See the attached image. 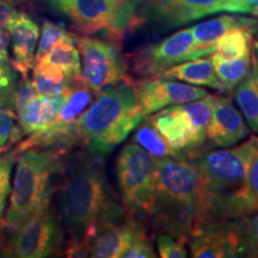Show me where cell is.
<instances>
[{"instance_id":"1","label":"cell","mask_w":258,"mask_h":258,"mask_svg":"<svg viewBox=\"0 0 258 258\" xmlns=\"http://www.w3.org/2000/svg\"><path fill=\"white\" fill-rule=\"evenodd\" d=\"M103 157L83 154L63 163L56 190L57 218L71 239L91 243L103 226L124 218L106 178Z\"/></svg>"},{"instance_id":"2","label":"cell","mask_w":258,"mask_h":258,"mask_svg":"<svg viewBox=\"0 0 258 258\" xmlns=\"http://www.w3.org/2000/svg\"><path fill=\"white\" fill-rule=\"evenodd\" d=\"M153 228L186 244L212 222L205 189L195 161L188 154L156 159Z\"/></svg>"},{"instance_id":"3","label":"cell","mask_w":258,"mask_h":258,"mask_svg":"<svg viewBox=\"0 0 258 258\" xmlns=\"http://www.w3.org/2000/svg\"><path fill=\"white\" fill-rule=\"evenodd\" d=\"M258 150V137L235 147L199 152L191 157L201 175L212 221L251 217L258 205L251 194L247 171Z\"/></svg>"},{"instance_id":"4","label":"cell","mask_w":258,"mask_h":258,"mask_svg":"<svg viewBox=\"0 0 258 258\" xmlns=\"http://www.w3.org/2000/svg\"><path fill=\"white\" fill-rule=\"evenodd\" d=\"M144 118L135 97L133 82L123 79L97 93L96 99L77 120V143L89 153L105 157L137 128Z\"/></svg>"},{"instance_id":"5","label":"cell","mask_w":258,"mask_h":258,"mask_svg":"<svg viewBox=\"0 0 258 258\" xmlns=\"http://www.w3.org/2000/svg\"><path fill=\"white\" fill-rule=\"evenodd\" d=\"M63 148H29L18 156L10 207L4 219L9 232L25 220L49 208L54 177L64 163Z\"/></svg>"},{"instance_id":"6","label":"cell","mask_w":258,"mask_h":258,"mask_svg":"<svg viewBox=\"0 0 258 258\" xmlns=\"http://www.w3.org/2000/svg\"><path fill=\"white\" fill-rule=\"evenodd\" d=\"M116 178L125 213L139 220L150 219L156 199V159L131 141L118 153Z\"/></svg>"},{"instance_id":"7","label":"cell","mask_w":258,"mask_h":258,"mask_svg":"<svg viewBox=\"0 0 258 258\" xmlns=\"http://www.w3.org/2000/svg\"><path fill=\"white\" fill-rule=\"evenodd\" d=\"M63 245V227L49 208L32 215L17 228L0 249L2 257L44 258L56 256Z\"/></svg>"},{"instance_id":"8","label":"cell","mask_w":258,"mask_h":258,"mask_svg":"<svg viewBox=\"0 0 258 258\" xmlns=\"http://www.w3.org/2000/svg\"><path fill=\"white\" fill-rule=\"evenodd\" d=\"M188 245L195 258L251 257L247 217L209 222Z\"/></svg>"},{"instance_id":"9","label":"cell","mask_w":258,"mask_h":258,"mask_svg":"<svg viewBox=\"0 0 258 258\" xmlns=\"http://www.w3.org/2000/svg\"><path fill=\"white\" fill-rule=\"evenodd\" d=\"M82 56V76L93 93L101 92L106 86L127 79L124 62L117 43L99 38L83 36L78 38Z\"/></svg>"},{"instance_id":"10","label":"cell","mask_w":258,"mask_h":258,"mask_svg":"<svg viewBox=\"0 0 258 258\" xmlns=\"http://www.w3.org/2000/svg\"><path fill=\"white\" fill-rule=\"evenodd\" d=\"M230 0H144L141 24L170 30L207 16L227 12Z\"/></svg>"},{"instance_id":"11","label":"cell","mask_w":258,"mask_h":258,"mask_svg":"<svg viewBox=\"0 0 258 258\" xmlns=\"http://www.w3.org/2000/svg\"><path fill=\"white\" fill-rule=\"evenodd\" d=\"M194 46L191 27L148 44L131 56V70L141 78L157 76L173 64L188 61Z\"/></svg>"},{"instance_id":"12","label":"cell","mask_w":258,"mask_h":258,"mask_svg":"<svg viewBox=\"0 0 258 258\" xmlns=\"http://www.w3.org/2000/svg\"><path fill=\"white\" fill-rule=\"evenodd\" d=\"M137 102L141 114L148 116L167 106L183 104L201 98L207 91L195 85L163 79L157 76L133 82Z\"/></svg>"},{"instance_id":"13","label":"cell","mask_w":258,"mask_h":258,"mask_svg":"<svg viewBox=\"0 0 258 258\" xmlns=\"http://www.w3.org/2000/svg\"><path fill=\"white\" fill-rule=\"evenodd\" d=\"M150 120L172 150L189 157L201 152L202 145L207 140L194 127L182 104L153 112Z\"/></svg>"},{"instance_id":"14","label":"cell","mask_w":258,"mask_h":258,"mask_svg":"<svg viewBox=\"0 0 258 258\" xmlns=\"http://www.w3.org/2000/svg\"><path fill=\"white\" fill-rule=\"evenodd\" d=\"M123 0H64L53 12L66 17L84 35L104 32Z\"/></svg>"},{"instance_id":"15","label":"cell","mask_w":258,"mask_h":258,"mask_svg":"<svg viewBox=\"0 0 258 258\" xmlns=\"http://www.w3.org/2000/svg\"><path fill=\"white\" fill-rule=\"evenodd\" d=\"M250 134V127L230 97L214 95L207 139L215 147H231Z\"/></svg>"},{"instance_id":"16","label":"cell","mask_w":258,"mask_h":258,"mask_svg":"<svg viewBox=\"0 0 258 258\" xmlns=\"http://www.w3.org/2000/svg\"><path fill=\"white\" fill-rule=\"evenodd\" d=\"M144 234H146L144 225L131 215L106 224L92 238L90 257L121 258L124 251Z\"/></svg>"},{"instance_id":"17","label":"cell","mask_w":258,"mask_h":258,"mask_svg":"<svg viewBox=\"0 0 258 258\" xmlns=\"http://www.w3.org/2000/svg\"><path fill=\"white\" fill-rule=\"evenodd\" d=\"M5 28L10 35L14 54V59L10 61L12 69L21 74L22 78H28L29 72L35 66V54L40 37L38 25L30 16L17 12Z\"/></svg>"},{"instance_id":"18","label":"cell","mask_w":258,"mask_h":258,"mask_svg":"<svg viewBox=\"0 0 258 258\" xmlns=\"http://www.w3.org/2000/svg\"><path fill=\"white\" fill-rule=\"evenodd\" d=\"M237 27L247 28L256 34L258 30V18L238 15H222L194 25L191 27L194 46L188 60L211 55L215 51V42L218 38L225 32Z\"/></svg>"},{"instance_id":"19","label":"cell","mask_w":258,"mask_h":258,"mask_svg":"<svg viewBox=\"0 0 258 258\" xmlns=\"http://www.w3.org/2000/svg\"><path fill=\"white\" fill-rule=\"evenodd\" d=\"M157 77L163 79L179 80L192 85L207 86L224 93V86L215 74L209 55L173 64L170 69L157 74Z\"/></svg>"},{"instance_id":"20","label":"cell","mask_w":258,"mask_h":258,"mask_svg":"<svg viewBox=\"0 0 258 258\" xmlns=\"http://www.w3.org/2000/svg\"><path fill=\"white\" fill-rule=\"evenodd\" d=\"M77 43H78V38L67 32L37 62L48 63L62 70L70 79L80 78L83 77L82 59H80L79 48L77 47Z\"/></svg>"},{"instance_id":"21","label":"cell","mask_w":258,"mask_h":258,"mask_svg":"<svg viewBox=\"0 0 258 258\" xmlns=\"http://www.w3.org/2000/svg\"><path fill=\"white\" fill-rule=\"evenodd\" d=\"M233 96L247 125L258 133V70L253 63L249 73L235 86Z\"/></svg>"},{"instance_id":"22","label":"cell","mask_w":258,"mask_h":258,"mask_svg":"<svg viewBox=\"0 0 258 258\" xmlns=\"http://www.w3.org/2000/svg\"><path fill=\"white\" fill-rule=\"evenodd\" d=\"M211 60L215 74L224 86V93L233 92L235 86L249 73L252 66V50L233 60H225L212 53Z\"/></svg>"},{"instance_id":"23","label":"cell","mask_w":258,"mask_h":258,"mask_svg":"<svg viewBox=\"0 0 258 258\" xmlns=\"http://www.w3.org/2000/svg\"><path fill=\"white\" fill-rule=\"evenodd\" d=\"M253 36L254 32L247 28L231 29L215 42L214 54L225 60L238 59L252 50Z\"/></svg>"},{"instance_id":"24","label":"cell","mask_w":258,"mask_h":258,"mask_svg":"<svg viewBox=\"0 0 258 258\" xmlns=\"http://www.w3.org/2000/svg\"><path fill=\"white\" fill-rule=\"evenodd\" d=\"M135 129L137 131H135L133 138H132V143L143 147L154 159L184 154L172 150L167 145L165 139L161 137L159 132L152 124L150 117H147V116H145L143 120L139 122V124Z\"/></svg>"},{"instance_id":"25","label":"cell","mask_w":258,"mask_h":258,"mask_svg":"<svg viewBox=\"0 0 258 258\" xmlns=\"http://www.w3.org/2000/svg\"><path fill=\"white\" fill-rule=\"evenodd\" d=\"M213 102H214V95L207 93L201 98L191 101L188 103H183L182 106L191 121L194 127L200 134L207 138V128L211 121Z\"/></svg>"},{"instance_id":"26","label":"cell","mask_w":258,"mask_h":258,"mask_svg":"<svg viewBox=\"0 0 258 258\" xmlns=\"http://www.w3.org/2000/svg\"><path fill=\"white\" fill-rule=\"evenodd\" d=\"M42 104H43V95H37L17 112L18 129L22 135H30L40 131Z\"/></svg>"},{"instance_id":"27","label":"cell","mask_w":258,"mask_h":258,"mask_svg":"<svg viewBox=\"0 0 258 258\" xmlns=\"http://www.w3.org/2000/svg\"><path fill=\"white\" fill-rule=\"evenodd\" d=\"M16 151L0 156V221L5 217L9 195L11 194V175L16 161Z\"/></svg>"},{"instance_id":"28","label":"cell","mask_w":258,"mask_h":258,"mask_svg":"<svg viewBox=\"0 0 258 258\" xmlns=\"http://www.w3.org/2000/svg\"><path fill=\"white\" fill-rule=\"evenodd\" d=\"M67 34L64 25L54 23L51 21H44L42 25V30L40 34V41L37 43L36 54H35V63L41 59L42 56L46 55L51 48Z\"/></svg>"},{"instance_id":"29","label":"cell","mask_w":258,"mask_h":258,"mask_svg":"<svg viewBox=\"0 0 258 258\" xmlns=\"http://www.w3.org/2000/svg\"><path fill=\"white\" fill-rule=\"evenodd\" d=\"M158 253L161 258H186L189 251L186 243L179 238L167 233H158L156 238Z\"/></svg>"},{"instance_id":"30","label":"cell","mask_w":258,"mask_h":258,"mask_svg":"<svg viewBox=\"0 0 258 258\" xmlns=\"http://www.w3.org/2000/svg\"><path fill=\"white\" fill-rule=\"evenodd\" d=\"M83 78V77H80ZM67 79V80H56L48 78L43 74L34 70L32 72V84L40 95H57L70 89L77 80L80 79Z\"/></svg>"},{"instance_id":"31","label":"cell","mask_w":258,"mask_h":258,"mask_svg":"<svg viewBox=\"0 0 258 258\" xmlns=\"http://www.w3.org/2000/svg\"><path fill=\"white\" fill-rule=\"evenodd\" d=\"M37 95H40V93L35 89L32 82H30L28 78H22L21 82L16 84L11 93V101L15 111L18 112L25 104H28Z\"/></svg>"},{"instance_id":"32","label":"cell","mask_w":258,"mask_h":258,"mask_svg":"<svg viewBox=\"0 0 258 258\" xmlns=\"http://www.w3.org/2000/svg\"><path fill=\"white\" fill-rule=\"evenodd\" d=\"M16 114L14 108L0 103V151L5 150V146L11 141L15 127Z\"/></svg>"},{"instance_id":"33","label":"cell","mask_w":258,"mask_h":258,"mask_svg":"<svg viewBox=\"0 0 258 258\" xmlns=\"http://www.w3.org/2000/svg\"><path fill=\"white\" fill-rule=\"evenodd\" d=\"M157 257L153 244L147 234L138 238L127 250L124 251L121 258H154Z\"/></svg>"},{"instance_id":"34","label":"cell","mask_w":258,"mask_h":258,"mask_svg":"<svg viewBox=\"0 0 258 258\" xmlns=\"http://www.w3.org/2000/svg\"><path fill=\"white\" fill-rule=\"evenodd\" d=\"M17 84V72L11 63L0 61V98H11L12 90Z\"/></svg>"},{"instance_id":"35","label":"cell","mask_w":258,"mask_h":258,"mask_svg":"<svg viewBox=\"0 0 258 258\" xmlns=\"http://www.w3.org/2000/svg\"><path fill=\"white\" fill-rule=\"evenodd\" d=\"M247 235H249L251 257H258V213L247 217Z\"/></svg>"},{"instance_id":"36","label":"cell","mask_w":258,"mask_h":258,"mask_svg":"<svg viewBox=\"0 0 258 258\" xmlns=\"http://www.w3.org/2000/svg\"><path fill=\"white\" fill-rule=\"evenodd\" d=\"M64 253L67 257H90V241L71 239Z\"/></svg>"},{"instance_id":"37","label":"cell","mask_w":258,"mask_h":258,"mask_svg":"<svg viewBox=\"0 0 258 258\" xmlns=\"http://www.w3.org/2000/svg\"><path fill=\"white\" fill-rule=\"evenodd\" d=\"M258 8V0H230L228 14L251 15Z\"/></svg>"},{"instance_id":"38","label":"cell","mask_w":258,"mask_h":258,"mask_svg":"<svg viewBox=\"0 0 258 258\" xmlns=\"http://www.w3.org/2000/svg\"><path fill=\"white\" fill-rule=\"evenodd\" d=\"M247 180L253 199L258 205V150L254 152L252 159L250 161L249 171H247Z\"/></svg>"},{"instance_id":"39","label":"cell","mask_w":258,"mask_h":258,"mask_svg":"<svg viewBox=\"0 0 258 258\" xmlns=\"http://www.w3.org/2000/svg\"><path fill=\"white\" fill-rule=\"evenodd\" d=\"M9 43H10V35L5 27H0V61L5 63L10 62L9 56Z\"/></svg>"},{"instance_id":"40","label":"cell","mask_w":258,"mask_h":258,"mask_svg":"<svg viewBox=\"0 0 258 258\" xmlns=\"http://www.w3.org/2000/svg\"><path fill=\"white\" fill-rule=\"evenodd\" d=\"M17 12L18 11L16 10L15 6L6 4L4 2H0V27H5Z\"/></svg>"},{"instance_id":"41","label":"cell","mask_w":258,"mask_h":258,"mask_svg":"<svg viewBox=\"0 0 258 258\" xmlns=\"http://www.w3.org/2000/svg\"><path fill=\"white\" fill-rule=\"evenodd\" d=\"M37 2L40 3V4L46 6L47 9H49L50 11H53V10L55 9L57 5L61 4L62 2H64V0H37Z\"/></svg>"},{"instance_id":"42","label":"cell","mask_w":258,"mask_h":258,"mask_svg":"<svg viewBox=\"0 0 258 258\" xmlns=\"http://www.w3.org/2000/svg\"><path fill=\"white\" fill-rule=\"evenodd\" d=\"M252 63L258 70V41L252 44Z\"/></svg>"},{"instance_id":"43","label":"cell","mask_w":258,"mask_h":258,"mask_svg":"<svg viewBox=\"0 0 258 258\" xmlns=\"http://www.w3.org/2000/svg\"><path fill=\"white\" fill-rule=\"evenodd\" d=\"M0 2H4V3H6V4H9V5H11V6H15V8H16V6L23 4L24 0H0Z\"/></svg>"},{"instance_id":"44","label":"cell","mask_w":258,"mask_h":258,"mask_svg":"<svg viewBox=\"0 0 258 258\" xmlns=\"http://www.w3.org/2000/svg\"><path fill=\"white\" fill-rule=\"evenodd\" d=\"M254 36H256V37H257V41H258V30L256 31V34H254Z\"/></svg>"}]
</instances>
